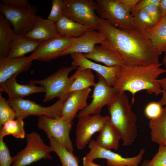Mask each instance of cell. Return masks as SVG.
Segmentation results:
<instances>
[{
  "label": "cell",
  "instance_id": "cell-1",
  "mask_svg": "<svg viewBox=\"0 0 166 166\" xmlns=\"http://www.w3.org/2000/svg\"><path fill=\"white\" fill-rule=\"evenodd\" d=\"M95 17L97 30L104 38L101 45L118 54L125 65L147 66L160 63L158 51L147 34L134 29H121L96 14Z\"/></svg>",
  "mask_w": 166,
  "mask_h": 166
},
{
  "label": "cell",
  "instance_id": "cell-2",
  "mask_svg": "<svg viewBox=\"0 0 166 166\" xmlns=\"http://www.w3.org/2000/svg\"><path fill=\"white\" fill-rule=\"evenodd\" d=\"M162 63L147 66H121L118 77L113 87L117 92L128 91L132 95L131 104L134 101V95L141 90L156 96L162 93L157 78L166 73V69L160 68Z\"/></svg>",
  "mask_w": 166,
  "mask_h": 166
},
{
  "label": "cell",
  "instance_id": "cell-3",
  "mask_svg": "<svg viewBox=\"0 0 166 166\" xmlns=\"http://www.w3.org/2000/svg\"><path fill=\"white\" fill-rule=\"evenodd\" d=\"M111 123L126 146L137 136V117L132 111L125 92L117 93L107 105Z\"/></svg>",
  "mask_w": 166,
  "mask_h": 166
},
{
  "label": "cell",
  "instance_id": "cell-4",
  "mask_svg": "<svg viewBox=\"0 0 166 166\" xmlns=\"http://www.w3.org/2000/svg\"><path fill=\"white\" fill-rule=\"evenodd\" d=\"M26 138V147L13 157L11 166H27L42 159H52L51 148L44 143L38 133L32 132L27 134Z\"/></svg>",
  "mask_w": 166,
  "mask_h": 166
},
{
  "label": "cell",
  "instance_id": "cell-5",
  "mask_svg": "<svg viewBox=\"0 0 166 166\" xmlns=\"http://www.w3.org/2000/svg\"><path fill=\"white\" fill-rule=\"evenodd\" d=\"M97 3L93 0H63V15L83 25L98 30L95 17Z\"/></svg>",
  "mask_w": 166,
  "mask_h": 166
},
{
  "label": "cell",
  "instance_id": "cell-6",
  "mask_svg": "<svg viewBox=\"0 0 166 166\" xmlns=\"http://www.w3.org/2000/svg\"><path fill=\"white\" fill-rule=\"evenodd\" d=\"M0 11L12 25L14 33L17 35L25 36L33 29L38 8L31 5L23 8H15L0 3Z\"/></svg>",
  "mask_w": 166,
  "mask_h": 166
},
{
  "label": "cell",
  "instance_id": "cell-7",
  "mask_svg": "<svg viewBox=\"0 0 166 166\" xmlns=\"http://www.w3.org/2000/svg\"><path fill=\"white\" fill-rule=\"evenodd\" d=\"M96 11L100 18L107 20L112 25L124 30L134 29L132 17L117 0H96Z\"/></svg>",
  "mask_w": 166,
  "mask_h": 166
},
{
  "label": "cell",
  "instance_id": "cell-8",
  "mask_svg": "<svg viewBox=\"0 0 166 166\" xmlns=\"http://www.w3.org/2000/svg\"><path fill=\"white\" fill-rule=\"evenodd\" d=\"M78 67L71 65L62 67L47 77L40 80H30L28 83L39 84L44 87L45 95L44 102L51 100L55 97L61 98L71 84L73 79L69 77V73Z\"/></svg>",
  "mask_w": 166,
  "mask_h": 166
},
{
  "label": "cell",
  "instance_id": "cell-9",
  "mask_svg": "<svg viewBox=\"0 0 166 166\" xmlns=\"http://www.w3.org/2000/svg\"><path fill=\"white\" fill-rule=\"evenodd\" d=\"M37 126L42 130L48 138L53 137L69 152H73V148L69 136L73 121H69L60 117L52 118L44 115L38 117Z\"/></svg>",
  "mask_w": 166,
  "mask_h": 166
},
{
  "label": "cell",
  "instance_id": "cell-10",
  "mask_svg": "<svg viewBox=\"0 0 166 166\" xmlns=\"http://www.w3.org/2000/svg\"><path fill=\"white\" fill-rule=\"evenodd\" d=\"M16 114V118L26 119L30 115H44L52 118L60 117L61 108L64 101L60 99L52 105L45 107L35 102L21 98L7 100Z\"/></svg>",
  "mask_w": 166,
  "mask_h": 166
},
{
  "label": "cell",
  "instance_id": "cell-11",
  "mask_svg": "<svg viewBox=\"0 0 166 166\" xmlns=\"http://www.w3.org/2000/svg\"><path fill=\"white\" fill-rule=\"evenodd\" d=\"M110 119L109 116H103L100 113L78 118L75 130L77 148L79 149H83L91 141L93 134L99 132Z\"/></svg>",
  "mask_w": 166,
  "mask_h": 166
},
{
  "label": "cell",
  "instance_id": "cell-12",
  "mask_svg": "<svg viewBox=\"0 0 166 166\" xmlns=\"http://www.w3.org/2000/svg\"><path fill=\"white\" fill-rule=\"evenodd\" d=\"M88 147L90 151L85 156L86 159L93 161L97 158L105 159L108 166H138L145 151L144 149H142L137 156L125 158L110 150L99 146L96 140H91Z\"/></svg>",
  "mask_w": 166,
  "mask_h": 166
},
{
  "label": "cell",
  "instance_id": "cell-13",
  "mask_svg": "<svg viewBox=\"0 0 166 166\" xmlns=\"http://www.w3.org/2000/svg\"><path fill=\"white\" fill-rule=\"evenodd\" d=\"M98 82L94 86L91 102L85 109L81 110L77 117L100 113L102 108L108 105L117 93L113 87L108 85L104 78L96 73Z\"/></svg>",
  "mask_w": 166,
  "mask_h": 166
},
{
  "label": "cell",
  "instance_id": "cell-14",
  "mask_svg": "<svg viewBox=\"0 0 166 166\" xmlns=\"http://www.w3.org/2000/svg\"><path fill=\"white\" fill-rule=\"evenodd\" d=\"M76 38L59 36L42 43L29 57L35 60L49 61L60 57Z\"/></svg>",
  "mask_w": 166,
  "mask_h": 166
},
{
  "label": "cell",
  "instance_id": "cell-15",
  "mask_svg": "<svg viewBox=\"0 0 166 166\" xmlns=\"http://www.w3.org/2000/svg\"><path fill=\"white\" fill-rule=\"evenodd\" d=\"M73 60L72 65L78 67L80 70L89 69L101 75L108 85L113 87L119 74L121 66L109 67L95 63L85 57L80 53L71 54Z\"/></svg>",
  "mask_w": 166,
  "mask_h": 166
},
{
  "label": "cell",
  "instance_id": "cell-16",
  "mask_svg": "<svg viewBox=\"0 0 166 166\" xmlns=\"http://www.w3.org/2000/svg\"><path fill=\"white\" fill-rule=\"evenodd\" d=\"M104 39L103 36L98 30L90 29L76 38L69 47L61 53L60 57L73 53H89L97 44L101 45Z\"/></svg>",
  "mask_w": 166,
  "mask_h": 166
},
{
  "label": "cell",
  "instance_id": "cell-17",
  "mask_svg": "<svg viewBox=\"0 0 166 166\" xmlns=\"http://www.w3.org/2000/svg\"><path fill=\"white\" fill-rule=\"evenodd\" d=\"M91 91L90 88L70 93L63 103L60 117L69 121H73L78 111L88 105L87 100Z\"/></svg>",
  "mask_w": 166,
  "mask_h": 166
},
{
  "label": "cell",
  "instance_id": "cell-18",
  "mask_svg": "<svg viewBox=\"0 0 166 166\" xmlns=\"http://www.w3.org/2000/svg\"><path fill=\"white\" fill-rule=\"evenodd\" d=\"M33 60L29 57L0 58V84L15 75L27 71Z\"/></svg>",
  "mask_w": 166,
  "mask_h": 166
},
{
  "label": "cell",
  "instance_id": "cell-19",
  "mask_svg": "<svg viewBox=\"0 0 166 166\" xmlns=\"http://www.w3.org/2000/svg\"><path fill=\"white\" fill-rule=\"evenodd\" d=\"M15 75L0 84V91L7 94L9 99L21 98L31 94L45 92L42 86H38L35 85L28 83L26 84H21L17 82Z\"/></svg>",
  "mask_w": 166,
  "mask_h": 166
},
{
  "label": "cell",
  "instance_id": "cell-20",
  "mask_svg": "<svg viewBox=\"0 0 166 166\" xmlns=\"http://www.w3.org/2000/svg\"><path fill=\"white\" fill-rule=\"evenodd\" d=\"M25 36L42 43L60 35L55 22L37 15L33 29Z\"/></svg>",
  "mask_w": 166,
  "mask_h": 166
},
{
  "label": "cell",
  "instance_id": "cell-21",
  "mask_svg": "<svg viewBox=\"0 0 166 166\" xmlns=\"http://www.w3.org/2000/svg\"><path fill=\"white\" fill-rule=\"evenodd\" d=\"M71 77L73 79V81L62 96L59 98L64 101L70 93L94 86L96 84L95 76L89 69L80 70L77 68Z\"/></svg>",
  "mask_w": 166,
  "mask_h": 166
},
{
  "label": "cell",
  "instance_id": "cell-22",
  "mask_svg": "<svg viewBox=\"0 0 166 166\" xmlns=\"http://www.w3.org/2000/svg\"><path fill=\"white\" fill-rule=\"evenodd\" d=\"M84 55L88 59L102 63L107 67H112L125 65L118 54L107 49L101 45H96L91 51L84 54Z\"/></svg>",
  "mask_w": 166,
  "mask_h": 166
},
{
  "label": "cell",
  "instance_id": "cell-23",
  "mask_svg": "<svg viewBox=\"0 0 166 166\" xmlns=\"http://www.w3.org/2000/svg\"><path fill=\"white\" fill-rule=\"evenodd\" d=\"M57 32L60 36L77 38L92 27L76 22L64 15L56 22Z\"/></svg>",
  "mask_w": 166,
  "mask_h": 166
},
{
  "label": "cell",
  "instance_id": "cell-24",
  "mask_svg": "<svg viewBox=\"0 0 166 166\" xmlns=\"http://www.w3.org/2000/svg\"><path fill=\"white\" fill-rule=\"evenodd\" d=\"M152 140L159 145L166 146V105L156 118L150 120L148 124Z\"/></svg>",
  "mask_w": 166,
  "mask_h": 166
},
{
  "label": "cell",
  "instance_id": "cell-25",
  "mask_svg": "<svg viewBox=\"0 0 166 166\" xmlns=\"http://www.w3.org/2000/svg\"><path fill=\"white\" fill-rule=\"evenodd\" d=\"M41 43L25 36L17 35L11 45L7 57L14 58L24 56L27 53L34 52Z\"/></svg>",
  "mask_w": 166,
  "mask_h": 166
},
{
  "label": "cell",
  "instance_id": "cell-26",
  "mask_svg": "<svg viewBox=\"0 0 166 166\" xmlns=\"http://www.w3.org/2000/svg\"><path fill=\"white\" fill-rule=\"evenodd\" d=\"M99 132L96 140L99 146L109 150L118 149L120 137L112 125L110 119Z\"/></svg>",
  "mask_w": 166,
  "mask_h": 166
},
{
  "label": "cell",
  "instance_id": "cell-27",
  "mask_svg": "<svg viewBox=\"0 0 166 166\" xmlns=\"http://www.w3.org/2000/svg\"><path fill=\"white\" fill-rule=\"evenodd\" d=\"M10 28L9 22L0 14V58L7 57L11 45L17 36Z\"/></svg>",
  "mask_w": 166,
  "mask_h": 166
},
{
  "label": "cell",
  "instance_id": "cell-28",
  "mask_svg": "<svg viewBox=\"0 0 166 166\" xmlns=\"http://www.w3.org/2000/svg\"><path fill=\"white\" fill-rule=\"evenodd\" d=\"M159 55L166 50V16L146 33Z\"/></svg>",
  "mask_w": 166,
  "mask_h": 166
},
{
  "label": "cell",
  "instance_id": "cell-29",
  "mask_svg": "<svg viewBox=\"0 0 166 166\" xmlns=\"http://www.w3.org/2000/svg\"><path fill=\"white\" fill-rule=\"evenodd\" d=\"M49 139V146L59 157L62 166H79V159L73 152L68 151L53 137Z\"/></svg>",
  "mask_w": 166,
  "mask_h": 166
},
{
  "label": "cell",
  "instance_id": "cell-30",
  "mask_svg": "<svg viewBox=\"0 0 166 166\" xmlns=\"http://www.w3.org/2000/svg\"><path fill=\"white\" fill-rule=\"evenodd\" d=\"M23 119L21 118L11 120L6 122L0 128V138L11 135L17 138L26 137Z\"/></svg>",
  "mask_w": 166,
  "mask_h": 166
},
{
  "label": "cell",
  "instance_id": "cell-31",
  "mask_svg": "<svg viewBox=\"0 0 166 166\" xmlns=\"http://www.w3.org/2000/svg\"><path fill=\"white\" fill-rule=\"evenodd\" d=\"M132 17L133 28L142 34H146L156 24L143 10H140Z\"/></svg>",
  "mask_w": 166,
  "mask_h": 166
},
{
  "label": "cell",
  "instance_id": "cell-32",
  "mask_svg": "<svg viewBox=\"0 0 166 166\" xmlns=\"http://www.w3.org/2000/svg\"><path fill=\"white\" fill-rule=\"evenodd\" d=\"M16 118L15 111L7 100L0 94V127L7 121Z\"/></svg>",
  "mask_w": 166,
  "mask_h": 166
},
{
  "label": "cell",
  "instance_id": "cell-33",
  "mask_svg": "<svg viewBox=\"0 0 166 166\" xmlns=\"http://www.w3.org/2000/svg\"><path fill=\"white\" fill-rule=\"evenodd\" d=\"M142 166H166V146L159 145L157 153L150 160H146Z\"/></svg>",
  "mask_w": 166,
  "mask_h": 166
},
{
  "label": "cell",
  "instance_id": "cell-34",
  "mask_svg": "<svg viewBox=\"0 0 166 166\" xmlns=\"http://www.w3.org/2000/svg\"><path fill=\"white\" fill-rule=\"evenodd\" d=\"M13 161V157L10 156L3 138H0V166H11Z\"/></svg>",
  "mask_w": 166,
  "mask_h": 166
},
{
  "label": "cell",
  "instance_id": "cell-35",
  "mask_svg": "<svg viewBox=\"0 0 166 166\" xmlns=\"http://www.w3.org/2000/svg\"><path fill=\"white\" fill-rule=\"evenodd\" d=\"M63 0H52L51 9L48 19L55 22L63 15L62 6Z\"/></svg>",
  "mask_w": 166,
  "mask_h": 166
},
{
  "label": "cell",
  "instance_id": "cell-36",
  "mask_svg": "<svg viewBox=\"0 0 166 166\" xmlns=\"http://www.w3.org/2000/svg\"><path fill=\"white\" fill-rule=\"evenodd\" d=\"M163 107L159 103L156 102L149 103L144 109V114L150 120L155 119L158 117L161 113Z\"/></svg>",
  "mask_w": 166,
  "mask_h": 166
},
{
  "label": "cell",
  "instance_id": "cell-37",
  "mask_svg": "<svg viewBox=\"0 0 166 166\" xmlns=\"http://www.w3.org/2000/svg\"><path fill=\"white\" fill-rule=\"evenodd\" d=\"M142 10H144L156 24L161 19L162 17L158 6L151 4Z\"/></svg>",
  "mask_w": 166,
  "mask_h": 166
},
{
  "label": "cell",
  "instance_id": "cell-38",
  "mask_svg": "<svg viewBox=\"0 0 166 166\" xmlns=\"http://www.w3.org/2000/svg\"><path fill=\"white\" fill-rule=\"evenodd\" d=\"M160 2V0H139L131 14L133 16L140 10L151 4L159 6Z\"/></svg>",
  "mask_w": 166,
  "mask_h": 166
},
{
  "label": "cell",
  "instance_id": "cell-39",
  "mask_svg": "<svg viewBox=\"0 0 166 166\" xmlns=\"http://www.w3.org/2000/svg\"><path fill=\"white\" fill-rule=\"evenodd\" d=\"M1 1L6 5L15 8L27 7L31 5L27 0H2Z\"/></svg>",
  "mask_w": 166,
  "mask_h": 166
},
{
  "label": "cell",
  "instance_id": "cell-40",
  "mask_svg": "<svg viewBox=\"0 0 166 166\" xmlns=\"http://www.w3.org/2000/svg\"><path fill=\"white\" fill-rule=\"evenodd\" d=\"M126 10L131 14L139 0H117Z\"/></svg>",
  "mask_w": 166,
  "mask_h": 166
},
{
  "label": "cell",
  "instance_id": "cell-41",
  "mask_svg": "<svg viewBox=\"0 0 166 166\" xmlns=\"http://www.w3.org/2000/svg\"><path fill=\"white\" fill-rule=\"evenodd\" d=\"M162 91V96L158 101L159 103L161 105H166V77L160 79H158Z\"/></svg>",
  "mask_w": 166,
  "mask_h": 166
},
{
  "label": "cell",
  "instance_id": "cell-42",
  "mask_svg": "<svg viewBox=\"0 0 166 166\" xmlns=\"http://www.w3.org/2000/svg\"><path fill=\"white\" fill-rule=\"evenodd\" d=\"M162 17L166 16V0H160L159 5Z\"/></svg>",
  "mask_w": 166,
  "mask_h": 166
},
{
  "label": "cell",
  "instance_id": "cell-43",
  "mask_svg": "<svg viewBox=\"0 0 166 166\" xmlns=\"http://www.w3.org/2000/svg\"><path fill=\"white\" fill-rule=\"evenodd\" d=\"M83 166H101L94 163L93 161H90L87 160L84 157L83 159Z\"/></svg>",
  "mask_w": 166,
  "mask_h": 166
},
{
  "label": "cell",
  "instance_id": "cell-44",
  "mask_svg": "<svg viewBox=\"0 0 166 166\" xmlns=\"http://www.w3.org/2000/svg\"><path fill=\"white\" fill-rule=\"evenodd\" d=\"M165 54L162 60V64L166 67V50L165 52Z\"/></svg>",
  "mask_w": 166,
  "mask_h": 166
}]
</instances>
